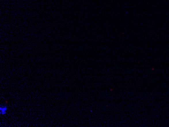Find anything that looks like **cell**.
<instances>
[{
  "label": "cell",
  "instance_id": "1",
  "mask_svg": "<svg viewBox=\"0 0 169 127\" xmlns=\"http://www.w3.org/2000/svg\"><path fill=\"white\" fill-rule=\"evenodd\" d=\"M7 110V108L6 106H1L0 108L1 113L2 115H5L6 113Z\"/></svg>",
  "mask_w": 169,
  "mask_h": 127
}]
</instances>
